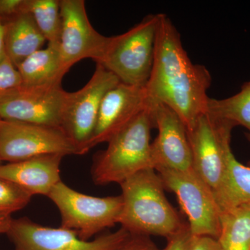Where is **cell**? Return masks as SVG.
Instances as JSON below:
<instances>
[{
  "instance_id": "obj_25",
  "label": "cell",
  "mask_w": 250,
  "mask_h": 250,
  "mask_svg": "<svg viewBox=\"0 0 250 250\" xmlns=\"http://www.w3.org/2000/svg\"><path fill=\"white\" fill-rule=\"evenodd\" d=\"M115 250H162L149 238L141 235L130 234L127 239Z\"/></svg>"
},
{
  "instance_id": "obj_30",
  "label": "cell",
  "mask_w": 250,
  "mask_h": 250,
  "mask_svg": "<svg viewBox=\"0 0 250 250\" xmlns=\"http://www.w3.org/2000/svg\"><path fill=\"white\" fill-rule=\"evenodd\" d=\"M246 137L248 141L250 143V132L246 133ZM249 166H250V161L249 162Z\"/></svg>"
},
{
  "instance_id": "obj_3",
  "label": "cell",
  "mask_w": 250,
  "mask_h": 250,
  "mask_svg": "<svg viewBox=\"0 0 250 250\" xmlns=\"http://www.w3.org/2000/svg\"><path fill=\"white\" fill-rule=\"evenodd\" d=\"M153 127L154 121L147 108L113 136L107 148L95 156L92 167L95 184H121L141 171L153 168L150 149Z\"/></svg>"
},
{
  "instance_id": "obj_9",
  "label": "cell",
  "mask_w": 250,
  "mask_h": 250,
  "mask_svg": "<svg viewBox=\"0 0 250 250\" xmlns=\"http://www.w3.org/2000/svg\"><path fill=\"white\" fill-rule=\"evenodd\" d=\"M7 234L16 250H115L130 236L121 228L85 241L72 230L42 226L27 218L13 219Z\"/></svg>"
},
{
  "instance_id": "obj_31",
  "label": "cell",
  "mask_w": 250,
  "mask_h": 250,
  "mask_svg": "<svg viewBox=\"0 0 250 250\" xmlns=\"http://www.w3.org/2000/svg\"><path fill=\"white\" fill-rule=\"evenodd\" d=\"M0 164H1V161H0Z\"/></svg>"
},
{
  "instance_id": "obj_15",
  "label": "cell",
  "mask_w": 250,
  "mask_h": 250,
  "mask_svg": "<svg viewBox=\"0 0 250 250\" xmlns=\"http://www.w3.org/2000/svg\"><path fill=\"white\" fill-rule=\"evenodd\" d=\"M63 157L61 154H47L5 165L0 164V178L14 182L32 196L47 197L62 181L60 167Z\"/></svg>"
},
{
  "instance_id": "obj_5",
  "label": "cell",
  "mask_w": 250,
  "mask_h": 250,
  "mask_svg": "<svg viewBox=\"0 0 250 250\" xmlns=\"http://www.w3.org/2000/svg\"><path fill=\"white\" fill-rule=\"evenodd\" d=\"M47 197L60 212L61 227L75 231L85 241L119 223L123 208L121 195L90 196L76 191L61 181Z\"/></svg>"
},
{
  "instance_id": "obj_14",
  "label": "cell",
  "mask_w": 250,
  "mask_h": 250,
  "mask_svg": "<svg viewBox=\"0 0 250 250\" xmlns=\"http://www.w3.org/2000/svg\"><path fill=\"white\" fill-rule=\"evenodd\" d=\"M147 108L144 87L120 83L104 97L90 149L108 143L117 133Z\"/></svg>"
},
{
  "instance_id": "obj_2",
  "label": "cell",
  "mask_w": 250,
  "mask_h": 250,
  "mask_svg": "<svg viewBox=\"0 0 250 250\" xmlns=\"http://www.w3.org/2000/svg\"><path fill=\"white\" fill-rule=\"evenodd\" d=\"M123 198L119 223L132 235L166 239L187 225L165 195V186L154 169L138 172L120 184Z\"/></svg>"
},
{
  "instance_id": "obj_11",
  "label": "cell",
  "mask_w": 250,
  "mask_h": 250,
  "mask_svg": "<svg viewBox=\"0 0 250 250\" xmlns=\"http://www.w3.org/2000/svg\"><path fill=\"white\" fill-rule=\"evenodd\" d=\"M62 25L59 49L67 72L85 59L101 62L111 41L100 34L90 23L84 0H60Z\"/></svg>"
},
{
  "instance_id": "obj_28",
  "label": "cell",
  "mask_w": 250,
  "mask_h": 250,
  "mask_svg": "<svg viewBox=\"0 0 250 250\" xmlns=\"http://www.w3.org/2000/svg\"><path fill=\"white\" fill-rule=\"evenodd\" d=\"M12 221L13 219L11 218V215L0 213V234L7 233Z\"/></svg>"
},
{
  "instance_id": "obj_20",
  "label": "cell",
  "mask_w": 250,
  "mask_h": 250,
  "mask_svg": "<svg viewBox=\"0 0 250 250\" xmlns=\"http://www.w3.org/2000/svg\"><path fill=\"white\" fill-rule=\"evenodd\" d=\"M206 112L215 118L243 126L250 132V81L240 92L229 98H208Z\"/></svg>"
},
{
  "instance_id": "obj_1",
  "label": "cell",
  "mask_w": 250,
  "mask_h": 250,
  "mask_svg": "<svg viewBox=\"0 0 250 250\" xmlns=\"http://www.w3.org/2000/svg\"><path fill=\"white\" fill-rule=\"evenodd\" d=\"M210 84L207 67L191 62L170 18L159 14L154 62L145 85L147 108L167 106L189 130L207 110Z\"/></svg>"
},
{
  "instance_id": "obj_13",
  "label": "cell",
  "mask_w": 250,
  "mask_h": 250,
  "mask_svg": "<svg viewBox=\"0 0 250 250\" xmlns=\"http://www.w3.org/2000/svg\"><path fill=\"white\" fill-rule=\"evenodd\" d=\"M151 111L158 136L151 143L153 168L187 170L192 168V153L187 129L180 118L170 108L156 104Z\"/></svg>"
},
{
  "instance_id": "obj_4",
  "label": "cell",
  "mask_w": 250,
  "mask_h": 250,
  "mask_svg": "<svg viewBox=\"0 0 250 250\" xmlns=\"http://www.w3.org/2000/svg\"><path fill=\"white\" fill-rule=\"evenodd\" d=\"M159 14H150L121 35L111 36L106 53L98 64L121 83L144 87L154 62Z\"/></svg>"
},
{
  "instance_id": "obj_7",
  "label": "cell",
  "mask_w": 250,
  "mask_h": 250,
  "mask_svg": "<svg viewBox=\"0 0 250 250\" xmlns=\"http://www.w3.org/2000/svg\"><path fill=\"white\" fill-rule=\"evenodd\" d=\"M166 189L173 192L178 199L193 236H208L218 239L220 215L214 194L193 169L187 170H155Z\"/></svg>"
},
{
  "instance_id": "obj_22",
  "label": "cell",
  "mask_w": 250,
  "mask_h": 250,
  "mask_svg": "<svg viewBox=\"0 0 250 250\" xmlns=\"http://www.w3.org/2000/svg\"><path fill=\"white\" fill-rule=\"evenodd\" d=\"M29 192L11 181L0 178V213L11 215L22 209L30 202Z\"/></svg>"
},
{
  "instance_id": "obj_16",
  "label": "cell",
  "mask_w": 250,
  "mask_h": 250,
  "mask_svg": "<svg viewBox=\"0 0 250 250\" xmlns=\"http://www.w3.org/2000/svg\"><path fill=\"white\" fill-rule=\"evenodd\" d=\"M1 22L4 25L6 57L16 67L42 49L47 42L34 18L25 9Z\"/></svg>"
},
{
  "instance_id": "obj_26",
  "label": "cell",
  "mask_w": 250,
  "mask_h": 250,
  "mask_svg": "<svg viewBox=\"0 0 250 250\" xmlns=\"http://www.w3.org/2000/svg\"><path fill=\"white\" fill-rule=\"evenodd\" d=\"M25 0H0V19H6L24 10Z\"/></svg>"
},
{
  "instance_id": "obj_8",
  "label": "cell",
  "mask_w": 250,
  "mask_h": 250,
  "mask_svg": "<svg viewBox=\"0 0 250 250\" xmlns=\"http://www.w3.org/2000/svg\"><path fill=\"white\" fill-rule=\"evenodd\" d=\"M47 154L77 155L62 127L0 120L1 162H18Z\"/></svg>"
},
{
  "instance_id": "obj_10",
  "label": "cell",
  "mask_w": 250,
  "mask_h": 250,
  "mask_svg": "<svg viewBox=\"0 0 250 250\" xmlns=\"http://www.w3.org/2000/svg\"><path fill=\"white\" fill-rule=\"evenodd\" d=\"M236 125L205 112L187 130L192 153V169L213 194L218 191L225 171V147L231 141Z\"/></svg>"
},
{
  "instance_id": "obj_23",
  "label": "cell",
  "mask_w": 250,
  "mask_h": 250,
  "mask_svg": "<svg viewBox=\"0 0 250 250\" xmlns=\"http://www.w3.org/2000/svg\"><path fill=\"white\" fill-rule=\"evenodd\" d=\"M22 85L17 68L7 57L0 62V99Z\"/></svg>"
},
{
  "instance_id": "obj_21",
  "label": "cell",
  "mask_w": 250,
  "mask_h": 250,
  "mask_svg": "<svg viewBox=\"0 0 250 250\" xmlns=\"http://www.w3.org/2000/svg\"><path fill=\"white\" fill-rule=\"evenodd\" d=\"M24 9L34 18L48 44L59 45L62 25L60 0H25Z\"/></svg>"
},
{
  "instance_id": "obj_29",
  "label": "cell",
  "mask_w": 250,
  "mask_h": 250,
  "mask_svg": "<svg viewBox=\"0 0 250 250\" xmlns=\"http://www.w3.org/2000/svg\"><path fill=\"white\" fill-rule=\"evenodd\" d=\"M6 57V50H5L4 42V29L3 23L0 19V62Z\"/></svg>"
},
{
  "instance_id": "obj_27",
  "label": "cell",
  "mask_w": 250,
  "mask_h": 250,
  "mask_svg": "<svg viewBox=\"0 0 250 250\" xmlns=\"http://www.w3.org/2000/svg\"><path fill=\"white\" fill-rule=\"evenodd\" d=\"M189 250H222L218 241L208 236H194Z\"/></svg>"
},
{
  "instance_id": "obj_12",
  "label": "cell",
  "mask_w": 250,
  "mask_h": 250,
  "mask_svg": "<svg viewBox=\"0 0 250 250\" xmlns=\"http://www.w3.org/2000/svg\"><path fill=\"white\" fill-rule=\"evenodd\" d=\"M67 95L62 83L21 85L0 99V120L61 127Z\"/></svg>"
},
{
  "instance_id": "obj_19",
  "label": "cell",
  "mask_w": 250,
  "mask_h": 250,
  "mask_svg": "<svg viewBox=\"0 0 250 250\" xmlns=\"http://www.w3.org/2000/svg\"><path fill=\"white\" fill-rule=\"evenodd\" d=\"M220 225L222 250H250V205L222 210Z\"/></svg>"
},
{
  "instance_id": "obj_24",
  "label": "cell",
  "mask_w": 250,
  "mask_h": 250,
  "mask_svg": "<svg viewBox=\"0 0 250 250\" xmlns=\"http://www.w3.org/2000/svg\"><path fill=\"white\" fill-rule=\"evenodd\" d=\"M194 236L187 224L180 231L167 238V244L162 250H189Z\"/></svg>"
},
{
  "instance_id": "obj_17",
  "label": "cell",
  "mask_w": 250,
  "mask_h": 250,
  "mask_svg": "<svg viewBox=\"0 0 250 250\" xmlns=\"http://www.w3.org/2000/svg\"><path fill=\"white\" fill-rule=\"evenodd\" d=\"M230 144L231 141L225 145L223 181L214 193L220 211L250 205V166L237 160Z\"/></svg>"
},
{
  "instance_id": "obj_18",
  "label": "cell",
  "mask_w": 250,
  "mask_h": 250,
  "mask_svg": "<svg viewBox=\"0 0 250 250\" xmlns=\"http://www.w3.org/2000/svg\"><path fill=\"white\" fill-rule=\"evenodd\" d=\"M22 85H45L61 83L67 71L62 65L59 45L48 44L36 51L16 66Z\"/></svg>"
},
{
  "instance_id": "obj_6",
  "label": "cell",
  "mask_w": 250,
  "mask_h": 250,
  "mask_svg": "<svg viewBox=\"0 0 250 250\" xmlns=\"http://www.w3.org/2000/svg\"><path fill=\"white\" fill-rule=\"evenodd\" d=\"M120 83L113 74L97 63L93 75L83 88L67 92L61 127L76 148L77 155L90 150L102 101L107 92Z\"/></svg>"
}]
</instances>
